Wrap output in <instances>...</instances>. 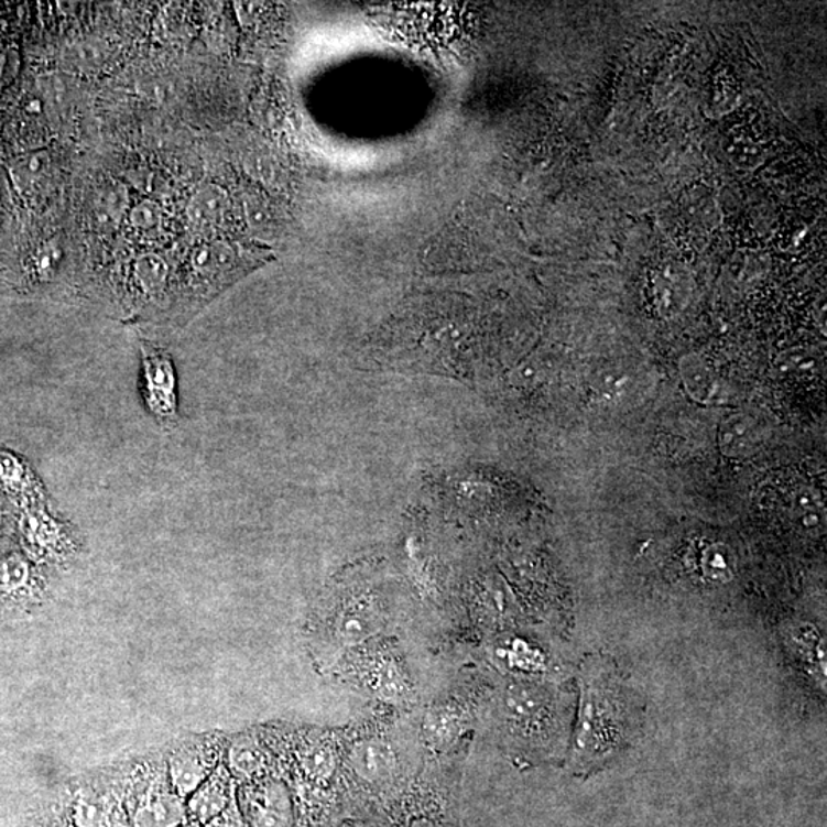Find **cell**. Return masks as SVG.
<instances>
[{
    "label": "cell",
    "mask_w": 827,
    "mask_h": 827,
    "mask_svg": "<svg viewBox=\"0 0 827 827\" xmlns=\"http://www.w3.org/2000/svg\"><path fill=\"white\" fill-rule=\"evenodd\" d=\"M376 684L385 695H399L402 692V679L393 665L380 666L376 674Z\"/></svg>",
    "instance_id": "484cf974"
},
{
    "label": "cell",
    "mask_w": 827,
    "mask_h": 827,
    "mask_svg": "<svg viewBox=\"0 0 827 827\" xmlns=\"http://www.w3.org/2000/svg\"><path fill=\"white\" fill-rule=\"evenodd\" d=\"M264 805H260L254 814L257 827H285L289 823L287 797L280 787H269L265 791Z\"/></svg>",
    "instance_id": "ffe728a7"
},
{
    "label": "cell",
    "mask_w": 827,
    "mask_h": 827,
    "mask_svg": "<svg viewBox=\"0 0 827 827\" xmlns=\"http://www.w3.org/2000/svg\"><path fill=\"white\" fill-rule=\"evenodd\" d=\"M261 260L227 241L204 242L191 254L189 302L187 309L203 307L218 293L246 273L252 272Z\"/></svg>",
    "instance_id": "7a4b0ae2"
},
{
    "label": "cell",
    "mask_w": 827,
    "mask_h": 827,
    "mask_svg": "<svg viewBox=\"0 0 827 827\" xmlns=\"http://www.w3.org/2000/svg\"><path fill=\"white\" fill-rule=\"evenodd\" d=\"M227 194L215 184H206L192 197L187 219L195 232H207L221 221L227 210Z\"/></svg>",
    "instance_id": "7c38bea8"
},
{
    "label": "cell",
    "mask_w": 827,
    "mask_h": 827,
    "mask_svg": "<svg viewBox=\"0 0 827 827\" xmlns=\"http://www.w3.org/2000/svg\"><path fill=\"white\" fill-rule=\"evenodd\" d=\"M685 393L700 405H723L727 388L707 363L696 355L685 356L679 363Z\"/></svg>",
    "instance_id": "9c48e42d"
},
{
    "label": "cell",
    "mask_w": 827,
    "mask_h": 827,
    "mask_svg": "<svg viewBox=\"0 0 827 827\" xmlns=\"http://www.w3.org/2000/svg\"><path fill=\"white\" fill-rule=\"evenodd\" d=\"M19 529L26 556L37 563L64 562L76 551V535L68 521L58 519L48 503L22 508Z\"/></svg>",
    "instance_id": "277c9868"
},
{
    "label": "cell",
    "mask_w": 827,
    "mask_h": 827,
    "mask_svg": "<svg viewBox=\"0 0 827 827\" xmlns=\"http://www.w3.org/2000/svg\"><path fill=\"white\" fill-rule=\"evenodd\" d=\"M6 505L0 501V533H2L3 527H6Z\"/></svg>",
    "instance_id": "83f0119b"
},
{
    "label": "cell",
    "mask_w": 827,
    "mask_h": 827,
    "mask_svg": "<svg viewBox=\"0 0 827 827\" xmlns=\"http://www.w3.org/2000/svg\"><path fill=\"white\" fill-rule=\"evenodd\" d=\"M77 827H109V810L101 799L85 797L74 807Z\"/></svg>",
    "instance_id": "7402d4cb"
},
{
    "label": "cell",
    "mask_w": 827,
    "mask_h": 827,
    "mask_svg": "<svg viewBox=\"0 0 827 827\" xmlns=\"http://www.w3.org/2000/svg\"><path fill=\"white\" fill-rule=\"evenodd\" d=\"M179 827H198V826L194 825V823H192V825H183V826H179Z\"/></svg>",
    "instance_id": "f546056e"
},
{
    "label": "cell",
    "mask_w": 827,
    "mask_h": 827,
    "mask_svg": "<svg viewBox=\"0 0 827 827\" xmlns=\"http://www.w3.org/2000/svg\"><path fill=\"white\" fill-rule=\"evenodd\" d=\"M206 827H246L244 821L241 820L237 806L233 805L227 807L225 813L219 814L214 820L207 823Z\"/></svg>",
    "instance_id": "4316f807"
},
{
    "label": "cell",
    "mask_w": 827,
    "mask_h": 827,
    "mask_svg": "<svg viewBox=\"0 0 827 827\" xmlns=\"http://www.w3.org/2000/svg\"><path fill=\"white\" fill-rule=\"evenodd\" d=\"M0 491L21 501L22 508L48 503L45 488L23 458L0 449Z\"/></svg>",
    "instance_id": "8992f818"
},
{
    "label": "cell",
    "mask_w": 827,
    "mask_h": 827,
    "mask_svg": "<svg viewBox=\"0 0 827 827\" xmlns=\"http://www.w3.org/2000/svg\"><path fill=\"white\" fill-rule=\"evenodd\" d=\"M379 618L367 603H352L340 611L335 624L336 636L345 645H356L378 633Z\"/></svg>",
    "instance_id": "2e32d148"
},
{
    "label": "cell",
    "mask_w": 827,
    "mask_h": 827,
    "mask_svg": "<svg viewBox=\"0 0 827 827\" xmlns=\"http://www.w3.org/2000/svg\"><path fill=\"white\" fill-rule=\"evenodd\" d=\"M35 591V574L31 559L21 552H11L0 558V596L22 599Z\"/></svg>",
    "instance_id": "8fae6325"
},
{
    "label": "cell",
    "mask_w": 827,
    "mask_h": 827,
    "mask_svg": "<svg viewBox=\"0 0 827 827\" xmlns=\"http://www.w3.org/2000/svg\"><path fill=\"white\" fill-rule=\"evenodd\" d=\"M348 764L363 782L382 783L393 777L398 762L393 748L385 740L367 739L352 747Z\"/></svg>",
    "instance_id": "ba28073f"
},
{
    "label": "cell",
    "mask_w": 827,
    "mask_h": 827,
    "mask_svg": "<svg viewBox=\"0 0 827 827\" xmlns=\"http://www.w3.org/2000/svg\"><path fill=\"white\" fill-rule=\"evenodd\" d=\"M790 512L803 527L813 529L820 526L825 508H823L821 497L814 489L799 488L798 491L795 489L791 496Z\"/></svg>",
    "instance_id": "ac0fdd59"
},
{
    "label": "cell",
    "mask_w": 827,
    "mask_h": 827,
    "mask_svg": "<svg viewBox=\"0 0 827 827\" xmlns=\"http://www.w3.org/2000/svg\"><path fill=\"white\" fill-rule=\"evenodd\" d=\"M232 791L229 771L226 770L225 764H219L217 770L206 779V782L192 794L187 814L195 821L207 825L230 806Z\"/></svg>",
    "instance_id": "52a82bcc"
},
{
    "label": "cell",
    "mask_w": 827,
    "mask_h": 827,
    "mask_svg": "<svg viewBox=\"0 0 827 827\" xmlns=\"http://www.w3.org/2000/svg\"><path fill=\"white\" fill-rule=\"evenodd\" d=\"M140 391L144 407L164 429L179 423L178 376L171 352L160 345L140 340Z\"/></svg>",
    "instance_id": "3957f363"
},
{
    "label": "cell",
    "mask_w": 827,
    "mask_h": 827,
    "mask_svg": "<svg viewBox=\"0 0 827 827\" xmlns=\"http://www.w3.org/2000/svg\"><path fill=\"white\" fill-rule=\"evenodd\" d=\"M264 752L253 740H239L230 751V766L241 775H253L264 766Z\"/></svg>",
    "instance_id": "44dd1931"
},
{
    "label": "cell",
    "mask_w": 827,
    "mask_h": 827,
    "mask_svg": "<svg viewBox=\"0 0 827 827\" xmlns=\"http://www.w3.org/2000/svg\"><path fill=\"white\" fill-rule=\"evenodd\" d=\"M209 759L197 751L176 752L171 760V779L179 798L192 795L211 774Z\"/></svg>",
    "instance_id": "5bb4252c"
},
{
    "label": "cell",
    "mask_w": 827,
    "mask_h": 827,
    "mask_svg": "<svg viewBox=\"0 0 827 827\" xmlns=\"http://www.w3.org/2000/svg\"><path fill=\"white\" fill-rule=\"evenodd\" d=\"M638 708L603 661L587 662L581 676V707L572 752L575 771L596 770L629 747L638 732Z\"/></svg>",
    "instance_id": "6da1fadb"
},
{
    "label": "cell",
    "mask_w": 827,
    "mask_h": 827,
    "mask_svg": "<svg viewBox=\"0 0 827 827\" xmlns=\"http://www.w3.org/2000/svg\"><path fill=\"white\" fill-rule=\"evenodd\" d=\"M766 425L759 415L748 411H737L720 422L717 429V445L720 453L732 460H747L762 449L766 440Z\"/></svg>",
    "instance_id": "5b68a950"
},
{
    "label": "cell",
    "mask_w": 827,
    "mask_h": 827,
    "mask_svg": "<svg viewBox=\"0 0 827 827\" xmlns=\"http://www.w3.org/2000/svg\"><path fill=\"white\" fill-rule=\"evenodd\" d=\"M689 276L679 265H666L664 270L654 276L653 293L654 302L662 313L681 312L685 307V302L692 295V289L688 285Z\"/></svg>",
    "instance_id": "4fadbf2b"
},
{
    "label": "cell",
    "mask_w": 827,
    "mask_h": 827,
    "mask_svg": "<svg viewBox=\"0 0 827 827\" xmlns=\"http://www.w3.org/2000/svg\"><path fill=\"white\" fill-rule=\"evenodd\" d=\"M131 280L140 300L154 302L166 295L171 282V265L160 253L140 254L132 262Z\"/></svg>",
    "instance_id": "30bf717a"
},
{
    "label": "cell",
    "mask_w": 827,
    "mask_h": 827,
    "mask_svg": "<svg viewBox=\"0 0 827 827\" xmlns=\"http://www.w3.org/2000/svg\"><path fill=\"white\" fill-rule=\"evenodd\" d=\"M304 768L308 772V775H312L315 780L330 779L336 768L335 751L328 744L312 748L305 754Z\"/></svg>",
    "instance_id": "603a6c76"
},
{
    "label": "cell",
    "mask_w": 827,
    "mask_h": 827,
    "mask_svg": "<svg viewBox=\"0 0 827 827\" xmlns=\"http://www.w3.org/2000/svg\"><path fill=\"white\" fill-rule=\"evenodd\" d=\"M186 815V807L178 795L156 794L137 809L133 823L137 827H179L184 825Z\"/></svg>",
    "instance_id": "9a60e30c"
},
{
    "label": "cell",
    "mask_w": 827,
    "mask_h": 827,
    "mask_svg": "<svg viewBox=\"0 0 827 827\" xmlns=\"http://www.w3.org/2000/svg\"><path fill=\"white\" fill-rule=\"evenodd\" d=\"M129 221L133 229L140 232L152 233L162 227L163 210L156 203L144 202L133 207L129 214Z\"/></svg>",
    "instance_id": "cb8c5ba5"
},
{
    "label": "cell",
    "mask_w": 827,
    "mask_h": 827,
    "mask_svg": "<svg viewBox=\"0 0 827 827\" xmlns=\"http://www.w3.org/2000/svg\"><path fill=\"white\" fill-rule=\"evenodd\" d=\"M410 827H440V826L435 825V823L433 821L421 820V821H414L413 825H411Z\"/></svg>",
    "instance_id": "f1b7e54d"
},
{
    "label": "cell",
    "mask_w": 827,
    "mask_h": 827,
    "mask_svg": "<svg viewBox=\"0 0 827 827\" xmlns=\"http://www.w3.org/2000/svg\"><path fill=\"white\" fill-rule=\"evenodd\" d=\"M685 215L695 226L704 229H712L719 225L720 217L717 211L716 199L708 191L689 192L687 199L684 202Z\"/></svg>",
    "instance_id": "d6986e66"
},
{
    "label": "cell",
    "mask_w": 827,
    "mask_h": 827,
    "mask_svg": "<svg viewBox=\"0 0 827 827\" xmlns=\"http://www.w3.org/2000/svg\"><path fill=\"white\" fill-rule=\"evenodd\" d=\"M699 567L708 583L725 584L734 578L736 556L727 544H708L700 552Z\"/></svg>",
    "instance_id": "e0dca14e"
},
{
    "label": "cell",
    "mask_w": 827,
    "mask_h": 827,
    "mask_svg": "<svg viewBox=\"0 0 827 827\" xmlns=\"http://www.w3.org/2000/svg\"><path fill=\"white\" fill-rule=\"evenodd\" d=\"M457 717L454 712L440 709L435 715L429 717L428 732L433 737L435 742H442V740H450L456 734Z\"/></svg>",
    "instance_id": "d4e9b609"
}]
</instances>
